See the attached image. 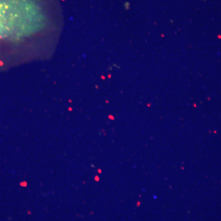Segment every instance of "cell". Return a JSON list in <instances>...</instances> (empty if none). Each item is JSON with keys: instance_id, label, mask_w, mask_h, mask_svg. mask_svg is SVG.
<instances>
[{"instance_id": "obj_1", "label": "cell", "mask_w": 221, "mask_h": 221, "mask_svg": "<svg viewBox=\"0 0 221 221\" xmlns=\"http://www.w3.org/2000/svg\"><path fill=\"white\" fill-rule=\"evenodd\" d=\"M24 18V0H0V37L22 35Z\"/></svg>"}]
</instances>
